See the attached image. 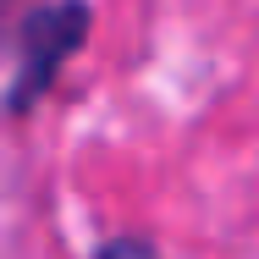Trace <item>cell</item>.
I'll use <instances>...</instances> for the list:
<instances>
[{"instance_id":"6da1fadb","label":"cell","mask_w":259,"mask_h":259,"mask_svg":"<svg viewBox=\"0 0 259 259\" xmlns=\"http://www.w3.org/2000/svg\"><path fill=\"white\" fill-rule=\"evenodd\" d=\"M89 33V6L83 0H45L22 17L17 39H11V77H6V105L11 116H22L55 83V72L72 61V50Z\"/></svg>"},{"instance_id":"7a4b0ae2","label":"cell","mask_w":259,"mask_h":259,"mask_svg":"<svg viewBox=\"0 0 259 259\" xmlns=\"http://www.w3.org/2000/svg\"><path fill=\"white\" fill-rule=\"evenodd\" d=\"M94 259H160L155 243H144V237H110Z\"/></svg>"}]
</instances>
